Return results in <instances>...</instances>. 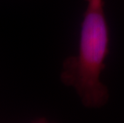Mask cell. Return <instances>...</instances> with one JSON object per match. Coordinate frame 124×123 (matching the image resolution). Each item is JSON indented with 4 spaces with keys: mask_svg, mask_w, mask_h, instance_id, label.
<instances>
[{
    "mask_svg": "<svg viewBox=\"0 0 124 123\" xmlns=\"http://www.w3.org/2000/svg\"><path fill=\"white\" fill-rule=\"evenodd\" d=\"M87 2L82 23L78 56L65 59L60 75L62 82L77 91L84 106L100 108L107 102L109 93L99 77L108 54V28L103 0Z\"/></svg>",
    "mask_w": 124,
    "mask_h": 123,
    "instance_id": "obj_1",
    "label": "cell"
}]
</instances>
